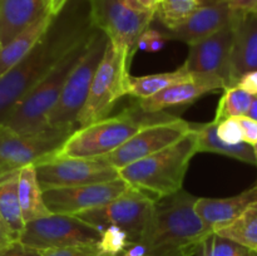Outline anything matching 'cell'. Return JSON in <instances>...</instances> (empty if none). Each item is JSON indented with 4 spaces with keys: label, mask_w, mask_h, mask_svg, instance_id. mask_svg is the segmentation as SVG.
<instances>
[{
    "label": "cell",
    "mask_w": 257,
    "mask_h": 256,
    "mask_svg": "<svg viewBox=\"0 0 257 256\" xmlns=\"http://www.w3.org/2000/svg\"><path fill=\"white\" fill-rule=\"evenodd\" d=\"M68 4L33 49L0 77V124L73 47L97 29L90 19L89 3L85 8L75 5L69 9Z\"/></svg>",
    "instance_id": "1"
},
{
    "label": "cell",
    "mask_w": 257,
    "mask_h": 256,
    "mask_svg": "<svg viewBox=\"0 0 257 256\" xmlns=\"http://www.w3.org/2000/svg\"><path fill=\"white\" fill-rule=\"evenodd\" d=\"M195 196L180 190L155 202L141 242L147 256H193L201 241L212 233L195 211Z\"/></svg>",
    "instance_id": "2"
},
{
    "label": "cell",
    "mask_w": 257,
    "mask_h": 256,
    "mask_svg": "<svg viewBox=\"0 0 257 256\" xmlns=\"http://www.w3.org/2000/svg\"><path fill=\"white\" fill-rule=\"evenodd\" d=\"M176 118L168 112H145L137 104L113 117L79 127L65 140L54 157L100 158L119 148L142 128Z\"/></svg>",
    "instance_id": "3"
},
{
    "label": "cell",
    "mask_w": 257,
    "mask_h": 256,
    "mask_svg": "<svg viewBox=\"0 0 257 256\" xmlns=\"http://www.w3.org/2000/svg\"><path fill=\"white\" fill-rule=\"evenodd\" d=\"M198 152L196 124L190 133L173 145L118 170L131 187L153 198L166 197L182 190L191 160Z\"/></svg>",
    "instance_id": "4"
},
{
    "label": "cell",
    "mask_w": 257,
    "mask_h": 256,
    "mask_svg": "<svg viewBox=\"0 0 257 256\" xmlns=\"http://www.w3.org/2000/svg\"><path fill=\"white\" fill-rule=\"evenodd\" d=\"M95 30L89 37L73 47L55 64V67L15 105L3 125L19 135H33L47 130L48 115L59 99L70 72L82 59Z\"/></svg>",
    "instance_id": "5"
},
{
    "label": "cell",
    "mask_w": 257,
    "mask_h": 256,
    "mask_svg": "<svg viewBox=\"0 0 257 256\" xmlns=\"http://www.w3.org/2000/svg\"><path fill=\"white\" fill-rule=\"evenodd\" d=\"M131 60L132 57L124 48L117 47L108 39L88 97L78 114V128L108 117L118 100L128 95Z\"/></svg>",
    "instance_id": "6"
},
{
    "label": "cell",
    "mask_w": 257,
    "mask_h": 256,
    "mask_svg": "<svg viewBox=\"0 0 257 256\" xmlns=\"http://www.w3.org/2000/svg\"><path fill=\"white\" fill-rule=\"evenodd\" d=\"M107 43V35L102 30H95L82 59L70 72L59 99L48 115L47 128L77 130L78 114L87 99L93 77L104 54Z\"/></svg>",
    "instance_id": "7"
},
{
    "label": "cell",
    "mask_w": 257,
    "mask_h": 256,
    "mask_svg": "<svg viewBox=\"0 0 257 256\" xmlns=\"http://www.w3.org/2000/svg\"><path fill=\"white\" fill-rule=\"evenodd\" d=\"M100 235L102 230L77 216L49 213L25 223L18 241L42 252L68 246L95 245Z\"/></svg>",
    "instance_id": "8"
},
{
    "label": "cell",
    "mask_w": 257,
    "mask_h": 256,
    "mask_svg": "<svg viewBox=\"0 0 257 256\" xmlns=\"http://www.w3.org/2000/svg\"><path fill=\"white\" fill-rule=\"evenodd\" d=\"M155 202L156 198L152 196L130 186L107 205L74 216L102 231L109 225L118 226L128 233L132 242H137L152 217Z\"/></svg>",
    "instance_id": "9"
},
{
    "label": "cell",
    "mask_w": 257,
    "mask_h": 256,
    "mask_svg": "<svg viewBox=\"0 0 257 256\" xmlns=\"http://www.w3.org/2000/svg\"><path fill=\"white\" fill-rule=\"evenodd\" d=\"M74 131L47 128L33 135H19L0 124V178L54 153Z\"/></svg>",
    "instance_id": "10"
},
{
    "label": "cell",
    "mask_w": 257,
    "mask_h": 256,
    "mask_svg": "<svg viewBox=\"0 0 257 256\" xmlns=\"http://www.w3.org/2000/svg\"><path fill=\"white\" fill-rule=\"evenodd\" d=\"M43 191L102 183L119 178L117 168L103 158H70L48 156L34 165Z\"/></svg>",
    "instance_id": "11"
},
{
    "label": "cell",
    "mask_w": 257,
    "mask_h": 256,
    "mask_svg": "<svg viewBox=\"0 0 257 256\" xmlns=\"http://www.w3.org/2000/svg\"><path fill=\"white\" fill-rule=\"evenodd\" d=\"M90 19L110 43L124 48L131 57L137 50L138 38L155 19L153 12H136L125 0H88Z\"/></svg>",
    "instance_id": "12"
},
{
    "label": "cell",
    "mask_w": 257,
    "mask_h": 256,
    "mask_svg": "<svg viewBox=\"0 0 257 256\" xmlns=\"http://www.w3.org/2000/svg\"><path fill=\"white\" fill-rule=\"evenodd\" d=\"M193 123L178 117L147 125L123 143L119 148L100 158L112 167L120 170L176 143L190 133L193 130Z\"/></svg>",
    "instance_id": "13"
},
{
    "label": "cell",
    "mask_w": 257,
    "mask_h": 256,
    "mask_svg": "<svg viewBox=\"0 0 257 256\" xmlns=\"http://www.w3.org/2000/svg\"><path fill=\"white\" fill-rule=\"evenodd\" d=\"M128 187L130 185L119 177L93 185L52 188L43 191V198L50 213L77 215L107 205L122 195Z\"/></svg>",
    "instance_id": "14"
},
{
    "label": "cell",
    "mask_w": 257,
    "mask_h": 256,
    "mask_svg": "<svg viewBox=\"0 0 257 256\" xmlns=\"http://www.w3.org/2000/svg\"><path fill=\"white\" fill-rule=\"evenodd\" d=\"M233 43V20L210 37L190 45L182 67L191 74H215L230 87V59Z\"/></svg>",
    "instance_id": "15"
},
{
    "label": "cell",
    "mask_w": 257,
    "mask_h": 256,
    "mask_svg": "<svg viewBox=\"0 0 257 256\" xmlns=\"http://www.w3.org/2000/svg\"><path fill=\"white\" fill-rule=\"evenodd\" d=\"M225 89V82L215 74H193L190 79L165 88L155 95L138 99L137 105L145 112H166L167 108H183L207 93Z\"/></svg>",
    "instance_id": "16"
},
{
    "label": "cell",
    "mask_w": 257,
    "mask_h": 256,
    "mask_svg": "<svg viewBox=\"0 0 257 256\" xmlns=\"http://www.w3.org/2000/svg\"><path fill=\"white\" fill-rule=\"evenodd\" d=\"M236 12L227 0L201 4L185 23L165 34L166 39H176L191 45L231 24Z\"/></svg>",
    "instance_id": "17"
},
{
    "label": "cell",
    "mask_w": 257,
    "mask_h": 256,
    "mask_svg": "<svg viewBox=\"0 0 257 256\" xmlns=\"http://www.w3.org/2000/svg\"><path fill=\"white\" fill-rule=\"evenodd\" d=\"M257 69V10L236 12L230 59V87L245 73Z\"/></svg>",
    "instance_id": "18"
},
{
    "label": "cell",
    "mask_w": 257,
    "mask_h": 256,
    "mask_svg": "<svg viewBox=\"0 0 257 256\" xmlns=\"http://www.w3.org/2000/svg\"><path fill=\"white\" fill-rule=\"evenodd\" d=\"M257 201V185L227 198H196L195 211L210 232L226 227L240 216V213Z\"/></svg>",
    "instance_id": "19"
},
{
    "label": "cell",
    "mask_w": 257,
    "mask_h": 256,
    "mask_svg": "<svg viewBox=\"0 0 257 256\" xmlns=\"http://www.w3.org/2000/svg\"><path fill=\"white\" fill-rule=\"evenodd\" d=\"M49 14L48 0H0V47Z\"/></svg>",
    "instance_id": "20"
},
{
    "label": "cell",
    "mask_w": 257,
    "mask_h": 256,
    "mask_svg": "<svg viewBox=\"0 0 257 256\" xmlns=\"http://www.w3.org/2000/svg\"><path fill=\"white\" fill-rule=\"evenodd\" d=\"M53 19L54 17L52 15H45L10 40L8 44L0 47V77L9 72L33 49L38 40L47 32Z\"/></svg>",
    "instance_id": "21"
},
{
    "label": "cell",
    "mask_w": 257,
    "mask_h": 256,
    "mask_svg": "<svg viewBox=\"0 0 257 256\" xmlns=\"http://www.w3.org/2000/svg\"><path fill=\"white\" fill-rule=\"evenodd\" d=\"M18 198L25 223L50 213L43 198L34 165L25 166L18 172Z\"/></svg>",
    "instance_id": "22"
},
{
    "label": "cell",
    "mask_w": 257,
    "mask_h": 256,
    "mask_svg": "<svg viewBox=\"0 0 257 256\" xmlns=\"http://www.w3.org/2000/svg\"><path fill=\"white\" fill-rule=\"evenodd\" d=\"M196 131H197L198 152L217 153V155L227 156L241 162L256 166L252 146L245 142H241L238 145H228L221 141L216 135V123L213 120L210 123H203V124H196Z\"/></svg>",
    "instance_id": "23"
},
{
    "label": "cell",
    "mask_w": 257,
    "mask_h": 256,
    "mask_svg": "<svg viewBox=\"0 0 257 256\" xmlns=\"http://www.w3.org/2000/svg\"><path fill=\"white\" fill-rule=\"evenodd\" d=\"M192 75L193 74L188 73L181 65L173 72L157 73V74L143 75V77H130L128 95L137 98V99L150 98L170 85L190 79Z\"/></svg>",
    "instance_id": "24"
},
{
    "label": "cell",
    "mask_w": 257,
    "mask_h": 256,
    "mask_svg": "<svg viewBox=\"0 0 257 256\" xmlns=\"http://www.w3.org/2000/svg\"><path fill=\"white\" fill-rule=\"evenodd\" d=\"M0 217L19 240L25 222L18 198V172L0 178Z\"/></svg>",
    "instance_id": "25"
},
{
    "label": "cell",
    "mask_w": 257,
    "mask_h": 256,
    "mask_svg": "<svg viewBox=\"0 0 257 256\" xmlns=\"http://www.w3.org/2000/svg\"><path fill=\"white\" fill-rule=\"evenodd\" d=\"M216 233L257 253V201L248 205L233 222Z\"/></svg>",
    "instance_id": "26"
},
{
    "label": "cell",
    "mask_w": 257,
    "mask_h": 256,
    "mask_svg": "<svg viewBox=\"0 0 257 256\" xmlns=\"http://www.w3.org/2000/svg\"><path fill=\"white\" fill-rule=\"evenodd\" d=\"M201 4V0H158L155 18L160 19L166 29L173 30L185 23Z\"/></svg>",
    "instance_id": "27"
},
{
    "label": "cell",
    "mask_w": 257,
    "mask_h": 256,
    "mask_svg": "<svg viewBox=\"0 0 257 256\" xmlns=\"http://www.w3.org/2000/svg\"><path fill=\"white\" fill-rule=\"evenodd\" d=\"M251 99H252V95L236 85L225 88L222 97L217 104L213 122L218 123L226 118L246 115L250 108Z\"/></svg>",
    "instance_id": "28"
},
{
    "label": "cell",
    "mask_w": 257,
    "mask_h": 256,
    "mask_svg": "<svg viewBox=\"0 0 257 256\" xmlns=\"http://www.w3.org/2000/svg\"><path fill=\"white\" fill-rule=\"evenodd\" d=\"M196 256H257L243 246L222 237L216 232L208 233L198 245Z\"/></svg>",
    "instance_id": "29"
},
{
    "label": "cell",
    "mask_w": 257,
    "mask_h": 256,
    "mask_svg": "<svg viewBox=\"0 0 257 256\" xmlns=\"http://www.w3.org/2000/svg\"><path fill=\"white\" fill-rule=\"evenodd\" d=\"M130 243H132V241L123 228L109 225L102 231L100 240L97 245L99 250L105 255L117 256L120 255Z\"/></svg>",
    "instance_id": "30"
},
{
    "label": "cell",
    "mask_w": 257,
    "mask_h": 256,
    "mask_svg": "<svg viewBox=\"0 0 257 256\" xmlns=\"http://www.w3.org/2000/svg\"><path fill=\"white\" fill-rule=\"evenodd\" d=\"M216 135L221 141L228 145H238L243 142L242 130L238 117L226 118L216 123Z\"/></svg>",
    "instance_id": "31"
},
{
    "label": "cell",
    "mask_w": 257,
    "mask_h": 256,
    "mask_svg": "<svg viewBox=\"0 0 257 256\" xmlns=\"http://www.w3.org/2000/svg\"><path fill=\"white\" fill-rule=\"evenodd\" d=\"M98 245H77L42 251V256H103Z\"/></svg>",
    "instance_id": "32"
},
{
    "label": "cell",
    "mask_w": 257,
    "mask_h": 256,
    "mask_svg": "<svg viewBox=\"0 0 257 256\" xmlns=\"http://www.w3.org/2000/svg\"><path fill=\"white\" fill-rule=\"evenodd\" d=\"M241 130H242L243 142L250 146H255L257 143V120L251 119L246 115L238 117Z\"/></svg>",
    "instance_id": "33"
},
{
    "label": "cell",
    "mask_w": 257,
    "mask_h": 256,
    "mask_svg": "<svg viewBox=\"0 0 257 256\" xmlns=\"http://www.w3.org/2000/svg\"><path fill=\"white\" fill-rule=\"evenodd\" d=\"M0 256H42V252L32 247H28L20 241H14L12 245L0 251Z\"/></svg>",
    "instance_id": "34"
},
{
    "label": "cell",
    "mask_w": 257,
    "mask_h": 256,
    "mask_svg": "<svg viewBox=\"0 0 257 256\" xmlns=\"http://www.w3.org/2000/svg\"><path fill=\"white\" fill-rule=\"evenodd\" d=\"M235 85L247 92L248 94L257 95V69L241 75Z\"/></svg>",
    "instance_id": "35"
},
{
    "label": "cell",
    "mask_w": 257,
    "mask_h": 256,
    "mask_svg": "<svg viewBox=\"0 0 257 256\" xmlns=\"http://www.w3.org/2000/svg\"><path fill=\"white\" fill-rule=\"evenodd\" d=\"M14 241H18L15 238V236L13 235L12 231L9 230V227L7 226V223L2 220L0 217V251H3L4 248H7L8 246L12 245Z\"/></svg>",
    "instance_id": "36"
},
{
    "label": "cell",
    "mask_w": 257,
    "mask_h": 256,
    "mask_svg": "<svg viewBox=\"0 0 257 256\" xmlns=\"http://www.w3.org/2000/svg\"><path fill=\"white\" fill-rule=\"evenodd\" d=\"M231 9L235 12H251L257 10V0H227Z\"/></svg>",
    "instance_id": "37"
},
{
    "label": "cell",
    "mask_w": 257,
    "mask_h": 256,
    "mask_svg": "<svg viewBox=\"0 0 257 256\" xmlns=\"http://www.w3.org/2000/svg\"><path fill=\"white\" fill-rule=\"evenodd\" d=\"M120 256H147V247L141 241L132 242L125 247Z\"/></svg>",
    "instance_id": "38"
},
{
    "label": "cell",
    "mask_w": 257,
    "mask_h": 256,
    "mask_svg": "<svg viewBox=\"0 0 257 256\" xmlns=\"http://www.w3.org/2000/svg\"><path fill=\"white\" fill-rule=\"evenodd\" d=\"M69 2L70 0H48L49 14L52 15V17H57Z\"/></svg>",
    "instance_id": "39"
},
{
    "label": "cell",
    "mask_w": 257,
    "mask_h": 256,
    "mask_svg": "<svg viewBox=\"0 0 257 256\" xmlns=\"http://www.w3.org/2000/svg\"><path fill=\"white\" fill-rule=\"evenodd\" d=\"M140 7L143 12H153L156 13V8H157L158 0H138Z\"/></svg>",
    "instance_id": "40"
},
{
    "label": "cell",
    "mask_w": 257,
    "mask_h": 256,
    "mask_svg": "<svg viewBox=\"0 0 257 256\" xmlns=\"http://www.w3.org/2000/svg\"><path fill=\"white\" fill-rule=\"evenodd\" d=\"M246 117L257 120V95H252L250 108H248L247 113H246Z\"/></svg>",
    "instance_id": "41"
},
{
    "label": "cell",
    "mask_w": 257,
    "mask_h": 256,
    "mask_svg": "<svg viewBox=\"0 0 257 256\" xmlns=\"http://www.w3.org/2000/svg\"><path fill=\"white\" fill-rule=\"evenodd\" d=\"M253 148V155H255V160H256V166H257V143L255 146H252Z\"/></svg>",
    "instance_id": "42"
},
{
    "label": "cell",
    "mask_w": 257,
    "mask_h": 256,
    "mask_svg": "<svg viewBox=\"0 0 257 256\" xmlns=\"http://www.w3.org/2000/svg\"><path fill=\"white\" fill-rule=\"evenodd\" d=\"M211 2H218V0H201L202 4H205V3H211Z\"/></svg>",
    "instance_id": "43"
},
{
    "label": "cell",
    "mask_w": 257,
    "mask_h": 256,
    "mask_svg": "<svg viewBox=\"0 0 257 256\" xmlns=\"http://www.w3.org/2000/svg\"><path fill=\"white\" fill-rule=\"evenodd\" d=\"M103 256H112V255H103ZM117 256H120V255H117Z\"/></svg>",
    "instance_id": "44"
}]
</instances>
